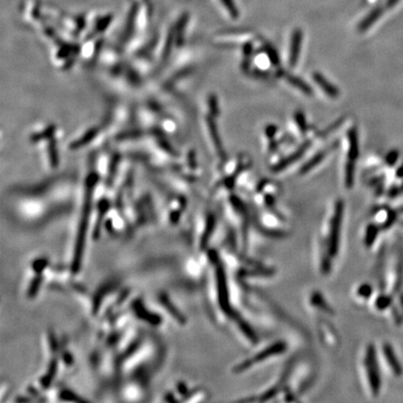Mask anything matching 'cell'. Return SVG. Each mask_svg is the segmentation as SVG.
Returning a JSON list of instances; mask_svg holds the SVG:
<instances>
[{
	"mask_svg": "<svg viewBox=\"0 0 403 403\" xmlns=\"http://www.w3.org/2000/svg\"><path fill=\"white\" fill-rule=\"evenodd\" d=\"M397 160H398V152L396 151H392L387 154L385 163L388 166H393L397 162Z\"/></svg>",
	"mask_w": 403,
	"mask_h": 403,
	"instance_id": "cell-20",
	"label": "cell"
},
{
	"mask_svg": "<svg viewBox=\"0 0 403 403\" xmlns=\"http://www.w3.org/2000/svg\"><path fill=\"white\" fill-rule=\"evenodd\" d=\"M301 43H302V32L301 29H295L291 37L289 59H288V64L291 68H294L298 63L301 54Z\"/></svg>",
	"mask_w": 403,
	"mask_h": 403,
	"instance_id": "cell-5",
	"label": "cell"
},
{
	"mask_svg": "<svg viewBox=\"0 0 403 403\" xmlns=\"http://www.w3.org/2000/svg\"><path fill=\"white\" fill-rule=\"evenodd\" d=\"M381 14H382V11H381L380 9H377L375 11L371 12V13L360 23V25H359V27H358L359 31L363 32V31L367 30L372 24H374V22L380 17Z\"/></svg>",
	"mask_w": 403,
	"mask_h": 403,
	"instance_id": "cell-14",
	"label": "cell"
},
{
	"mask_svg": "<svg viewBox=\"0 0 403 403\" xmlns=\"http://www.w3.org/2000/svg\"><path fill=\"white\" fill-rule=\"evenodd\" d=\"M390 303H391V299L387 296L379 297L378 300L376 301V305H377L378 309H384V308L389 306Z\"/></svg>",
	"mask_w": 403,
	"mask_h": 403,
	"instance_id": "cell-19",
	"label": "cell"
},
{
	"mask_svg": "<svg viewBox=\"0 0 403 403\" xmlns=\"http://www.w3.org/2000/svg\"><path fill=\"white\" fill-rule=\"evenodd\" d=\"M285 349H286L285 343H283V342L274 343L272 346L263 350L260 354L253 356L251 359H248V360H246V361L241 363L239 366L237 367L236 371H242V370L248 369L254 363L260 362V361L266 359L267 357H269L271 355H277L279 353H282V352H284Z\"/></svg>",
	"mask_w": 403,
	"mask_h": 403,
	"instance_id": "cell-3",
	"label": "cell"
},
{
	"mask_svg": "<svg viewBox=\"0 0 403 403\" xmlns=\"http://www.w3.org/2000/svg\"><path fill=\"white\" fill-rule=\"evenodd\" d=\"M252 45L251 43H246L243 48V53L245 58H250V55H252Z\"/></svg>",
	"mask_w": 403,
	"mask_h": 403,
	"instance_id": "cell-23",
	"label": "cell"
},
{
	"mask_svg": "<svg viewBox=\"0 0 403 403\" xmlns=\"http://www.w3.org/2000/svg\"><path fill=\"white\" fill-rule=\"evenodd\" d=\"M347 138H348L349 143L348 159L352 161H355L359 154V144H358L357 131L355 127L351 128L348 131Z\"/></svg>",
	"mask_w": 403,
	"mask_h": 403,
	"instance_id": "cell-10",
	"label": "cell"
},
{
	"mask_svg": "<svg viewBox=\"0 0 403 403\" xmlns=\"http://www.w3.org/2000/svg\"><path fill=\"white\" fill-rule=\"evenodd\" d=\"M358 293L363 297L367 298L371 294V287H369V285H363L362 287L359 288Z\"/></svg>",
	"mask_w": 403,
	"mask_h": 403,
	"instance_id": "cell-22",
	"label": "cell"
},
{
	"mask_svg": "<svg viewBox=\"0 0 403 403\" xmlns=\"http://www.w3.org/2000/svg\"><path fill=\"white\" fill-rule=\"evenodd\" d=\"M354 176H355V161L348 159L347 163L345 164V186L346 188L351 189L354 184Z\"/></svg>",
	"mask_w": 403,
	"mask_h": 403,
	"instance_id": "cell-13",
	"label": "cell"
},
{
	"mask_svg": "<svg viewBox=\"0 0 403 403\" xmlns=\"http://www.w3.org/2000/svg\"><path fill=\"white\" fill-rule=\"evenodd\" d=\"M206 124H207L208 131H209L210 136H211L212 141H213V144H214V146L216 148V151L219 154V158L224 160V159H226L225 151H224L223 146L221 143V139L219 137V131L217 128V124L214 121V118L212 116L206 117Z\"/></svg>",
	"mask_w": 403,
	"mask_h": 403,
	"instance_id": "cell-6",
	"label": "cell"
},
{
	"mask_svg": "<svg viewBox=\"0 0 403 403\" xmlns=\"http://www.w3.org/2000/svg\"><path fill=\"white\" fill-rule=\"evenodd\" d=\"M400 302H401V305H402L403 309V295L401 296V298H400Z\"/></svg>",
	"mask_w": 403,
	"mask_h": 403,
	"instance_id": "cell-25",
	"label": "cell"
},
{
	"mask_svg": "<svg viewBox=\"0 0 403 403\" xmlns=\"http://www.w3.org/2000/svg\"><path fill=\"white\" fill-rule=\"evenodd\" d=\"M378 233V229L374 225H369L367 229V235H366V243L368 246H370L376 238Z\"/></svg>",
	"mask_w": 403,
	"mask_h": 403,
	"instance_id": "cell-18",
	"label": "cell"
},
{
	"mask_svg": "<svg viewBox=\"0 0 403 403\" xmlns=\"http://www.w3.org/2000/svg\"><path fill=\"white\" fill-rule=\"evenodd\" d=\"M276 132H277V127L275 125H273V124L268 125L266 129H265V134H266L268 138H273L274 137V135L276 134Z\"/></svg>",
	"mask_w": 403,
	"mask_h": 403,
	"instance_id": "cell-21",
	"label": "cell"
},
{
	"mask_svg": "<svg viewBox=\"0 0 403 403\" xmlns=\"http://www.w3.org/2000/svg\"><path fill=\"white\" fill-rule=\"evenodd\" d=\"M383 355L386 359L387 363L389 364V367L392 369V371L394 372V374L396 376H400L402 374V368L400 366V363L397 360L396 358V354L394 352V350L392 348V346L385 343L383 345Z\"/></svg>",
	"mask_w": 403,
	"mask_h": 403,
	"instance_id": "cell-8",
	"label": "cell"
},
{
	"mask_svg": "<svg viewBox=\"0 0 403 403\" xmlns=\"http://www.w3.org/2000/svg\"><path fill=\"white\" fill-rule=\"evenodd\" d=\"M265 52H266L267 56H268V58H269V60H270L272 65L276 67V66H278L280 64L278 54L276 53V51L273 47L267 45L266 47H265Z\"/></svg>",
	"mask_w": 403,
	"mask_h": 403,
	"instance_id": "cell-17",
	"label": "cell"
},
{
	"mask_svg": "<svg viewBox=\"0 0 403 403\" xmlns=\"http://www.w3.org/2000/svg\"><path fill=\"white\" fill-rule=\"evenodd\" d=\"M287 80L289 84H291L295 88L300 90L301 93H303L304 95L311 96L313 94V91H312V88L310 87V85L307 84L304 81H302L300 78L295 77V76L288 75L287 77Z\"/></svg>",
	"mask_w": 403,
	"mask_h": 403,
	"instance_id": "cell-12",
	"label": "cell"
},
{
	"mask_svg": "<svg viewBox=\"0 0 403 403\" xmlns=\"http://www.w3.org/2000/svg\"><path fill=\"white\" fill-rule=\"evenodd\" d=\"M310 145H311V142H310L309 140L305 141L297 151H294L292 154L288 155V156L285 158V159H282L278 163L273 164V166H272V168H271L272 171H273V173H278V172L286 169L288 166H290L291 164H293L295 162H297L298 160H300V159L303 156V154H304L308 149H309Z\"/></svg>",
	"mask_w": 403,
	"mask_h": 403,
	"instance_id": "cell-4",
	"label": "cell"
},
{
	"mask_svg": "<svg viewBox=\"0 0 403 403\" xmlns=\"http://www.w3.org/2000/svg\"><path fill=\"white\" fill-rule=\"evenodd\" d=\"M401 211H403V208H402V209H401Z\"/></svg>",
	"mask_w": 403,
	"mask_h": 403,
	"instance_id": "cell-26",
	"label": "cell"
},
{
	"mask_svg": "<svg viewBox=\"0 0 403 403\" xmlns=\"http://www.w3.org/2000/svg\"><path fill=\"white\" fill-rule=\"evenodd\" d=\"M295 122L297 123V125H298V128L300 129L301 133L302 134H304V133H306L307 132V122H306V119H305V116H304V114L301 112V111H297L296 113H295Z\"/></svg>",
	"mask_w": 403,
	"mask_h": 403,
	"instance_id": "cell-15",
	"label": "cell"
},
{
	"mask_svg": "<svg viewBox=\"0 0 403 403\" xmlns=\"http://www.w3.org/2000/svg\"><path fill=\"white\" fill-rule=\"evenodd\" d=\"M365 365L368 372L370 390L373 395L377 396L381 387V378L378 369L375 348L373 345H369V347L367 349V354L365 356Z\"/></svg>",
	"mask_w": 403,
	"mask_h": 403,
	"instance_id": "cell-1",
	"label": "cell"
},
{
	"mask_svg": "<svg viewBox=\"0 0 403 403\" xmlns=\"http://www.w3.org/2000/svg\"><path fill=\"white\" fill-rule=\"evenodd\" d=\"M343 206L344 205L341 200L337 201V203L335 204L334 213H333V217L331 219L329 238H328V250L331 256H335L338 252Z\"/></svg>",
	"mask_w": 403,
	"mask_h": 403,
	"instance_id": "cell-2",
	"label": "cell"
},
{
	"mask_svg": "<svg viewBox=\"0 0 403 403\" xmlns=\"http://www.w3.org/2000/svg\"><path fill=\"white\" fill-rule=\"evenodd\" d=\"M208 108H209L210 114H211V116L213 118L219 116V108L217 96H213V95L209 96V98H208Z\"/></svg>",
	"mask_w": 403,
	"mask_h": 403,
	"instance_id": "cell-16",
	"label": "cell"
},
{
	"mask_svg": "<svg viewBox=\"0 0 403 403\" xmlns=\"http://www.w3.org/2000/svg\"><path fill=\"white\" fill-rule=\"evenodd\" d=\"M250 67V58H245L242 63V69L244 71H247Z\"/></svg>",
	"mask_w": 403,
	"mask_h": 403,
	"instance_id": "cell-24",
	"label": "cell"
},
{
	"mask_svg": "<svg viewBox=\"0 0 403 403\" xmlns=\"http://www.w3.org/2000/svg\"><path fill=\"white\" fill-rule=\"evenodd\" d=\"M218 276H219L218 278H219V302L221 307L228 311L230 309L228 288L226 283L225 273L221 270V268H219Z\"/></svg>",
	"mask_w": 403,
	"mask_h": 403,
	"instance_id": "cell-9",
	"label": "cell"
},
{
	"mask_svg": "<svg viewBox=\"0 0 403 403\" xmlns=\"http://www.w3.org/2000/svg\"><path fill=\"white\" fill-rule=\"evenodd\" d=\"M313 80L323 90V92L329 97L337 98L340 95L338 88L328 82V80L322 75L321 73H318V72L313 73Z\"/></svg>",
	"mask_w": 403,
	"mask_h": 403,
	"instance_id": "cell-7",
	"label": "cell"
},
{
	"mask_svg": "<svg viewBox=\"0 0 403 403\" xmlns=\"http://www.w3.org/2000/svg\"><path fill=\"white\" fill-rule=\"evenodd\" d=\"M325 157H326L325 151H320V152L316 153L314 156L311 158L310 160H308L307 162L301 166L300 174L301 175L307 174L308 172L311 171L312 169H314V167H316L318 164H320Z\"/></svg>",
	"mask_w": 403,
	"mask_h": 403,
	"instance_id": "cell-11",
	"label": "cell"
}]
</instances>
